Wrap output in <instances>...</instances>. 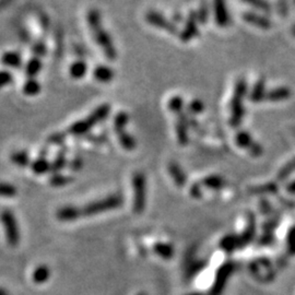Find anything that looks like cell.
<instances>
[{
    "label": "cell",
    "instance_id": "6da1fadb",
    "mask_svg": "<svg viewBox=\"0 0 295 295\" xmlns=\"http://www.w3.org/2000/svg\"><path fill=\"white\" fill-rule=\"evenodd\" d=\"M87 24L93 34V38L96 44L100 46L101 50L104 52L105 56L109 60H114L116 58V50L114 44L109 37L108 33L104 30L101 23V17L98 10H90L87 13Z\"/></svg>",
    "mask_w": 295,
    "mask_h": 295
},
{
    "label": "cell",
    "instance_id": "7a4b0ae2",
    "mask_svg": "<svg viewBox=\"0 0 295 295\" xmlns=\"http://www.w3.org/2000/svg\"><path fill=\"white\" fill-rule=\"evenodd\" d=\"M109 112H111V106L108 104L101 105L85 120L79 121L74 122L72 126H70L68 133L72 136H82L89 133L96 124H99L100 121H102L108 116Z\"/></svg>",
    "mask_w": 295,
    "mask_h": 295
},
{
    "label": "cell",
    "instance_id": "3957f363",
    "mask_svg": "<svg viewBox=\"0 0 295 295\" xmlns=\"http://www.w3.org/2000/svg\"><path fill=\"white\" fill-rule=\"evenodd\" d=\"M124 204V198L120 193L116 195L108 196L104 199H101L98 201L91 202V204L87 205L85 208L82 209V214L86 217H91V215H96L100 213H103L105 211L114 210L120 208Z\"/></svg>",
    "mask_w": 295,
    "mask_h": 295
},
{
    "label": "cell",
    "instance_id": "277c9868",
    "mask_svg": "<svg viewBox=\"0 0 295 295\" xmlns=\"http://www.w3.org/2000/svg\"><path fill=\"white\" fill-rule=\"evenodd\" d=\"M134 186V212L140 214L143 212L147 202V180L141 172L135 173L133 178Z\"/></svg>",
    "mask_w": 295,
    "mask_h": 295
},
{
    "label": "cell",
    "instance_id": "5b68a950",
    "mask_svg": "<svg viewBox=\"0 0 295 295\" xmlns=\"http://www.w3.org/2000/svg\"><path fill=\"white\" fill-rule=\"evenodd\" d=\"M128 121L129 117L125 112L117 113L115 120H114V129H115V133L121 147L127 151H133L136 148V140L133 136L126 131V126L128 124Z\"/></svg>",
    "mask_w": 295,
    "mask_h": 295
},
{
    "label": "cell",
    "instance_id": "8992f818",
    "mask_svg": "<svg viewBox=\"0 0 295 295\" xmlns=\"http://www.w3.org/2000/svg\"><path fill=\"white\" fill-rule=\"evenodd\" d=\"M246 90H247V86H246L245 80H240L236 83L235 87V94L233 96L232 105H231V124L232 126H239L244 116V105L243 100L246 94Z\"/></svg>",
    "mask_w": 295,
    "mask_h": 295
},
{
    "label": "cell",
    "instance_id": "52a82bcc",
    "mask_svg": "<svg viewBox=\"0 0 295 295\" xmlns=\"http://www.w3.org/2000/svg\"><path fill=\"white\" fill-rule=\"evenodd\" d=\"M0 220L4 228L8 244L11 247H17L20 243V231L16 217L10 210H3L0 214Z\"/></svg>",
    "mask_w": 295,
    "mask_h": 295
},
{
    "label": "cell",
    "instance_id": "ba28073f",
    "mask_svg": "<svg viewBox=\"0 0 295 295\" xmlns=\"http://www.w3.org/2000/svg\"><path fill=\"white\" fill-rule=\"evenodd\" d=\"M57 219L63 222H72L81 217L82 209H79L73 206H66L57 211Z\"/></svg>",
    "mask_w": 295,
    "mask_h": 295
},
{
    "label": "cell",
    "instance_id": "9c48e42d",
    "mask_svg": "<svg viewBox=\"0 0 295 295\" xmlns=\"http://www.w3.org/2000/svg\"><path fill=\"white\" fill-rule=\"evenodd\" d=\"M146 19L149 22L150 24L153 26H157V28H161L162 30L169 31V32L173 33L175 32L174 26L172 25L169 21H167L165 17H163L160 13L157 12H149L146 16Z\"/></svg>",
    "mask_w": 295,
    "mask_h": 295
},
{
    "label": "cell",
    "instance_id": "30bf717a",
    "mask_svg": "<svg viewBox=\"0 0 295 295\" xmlns=\"http://www.w3.org/2000/svg\"><path fill=\"white\" fill-rule=\"evenodd\" d=\"M214 16L215 22L220 26H226L228 23V13L224 0H214Z\"/></svg>",
    "mask_w": 295,
    "mask_h": 295
},
{
    "label": "cell",
    "instance_id": "8fae6325",
    "mask_svg": "<svg viewBox=\"0 0 295 295\" xmlns=\"http://www.w3.org/2000/svg\"><path fill=\"white\" fill-rule=\"evenodd\" d=\"M243 17H244V20L247 22V23L257 26V28L268 30L271 26L270 21L268 20L267 17H262V16H259V15H257V13H254V12L244 13Z\"/></svg>",
    "mask_w": 295,
    "mask_h": 295
},
{
    "label": "cell",
    "instance_id": "7c38bea8",
    "mask_svg": "<svg viewBox=\"0 0 295 295\" xmlns=\"http://www.w3.org/2000/svg\"><path fill=\"white\" fill-rule=\"evenodd\" d=\"M93 77L95 80L102 83H108L113 80L114 78V70L107 66H98L93 70Z\"/></svg>",
    "mask_w": 295,
    "mask_h": 295
},
{
    "label": "cell",
    "instance_id": "4fadbf2b",
    "mask_svg": "<svg viewBox=\"0 0 295 295\" xmlns=\"http://www.w3.org/2000/svg\"><path fill=\"white\" fill-rule=\"evenodd\" d=\"M291 96V91L289 87H278L274 89L266 94V99L270 102H281V101L288 100Z\"/></svg>",
    "mask_w": 295,
    "mask_h": 295
},
{
    "label": "cell",
    "instance_id": "5bb4252c",
    "mask_svg": "<svg viewBox=\"0 0 295 295\" xmlns=\"http://www.w3.org/2000/svg\"><path fill=\"white\" fill-rule=\"evenodd\" d=\"M87 66L85 61L79 59L73 61L72 65L69 67V74L72 79H82L87 74Z\"/></svg>",
    "mask_w": 295,
    "mask_h": 295
},
{
    "label": "cell",
    "instance_id": "9a60e30c",
    "mask_svg": "<svg viewBox=\"0 0 295 295\" xmlns=\"http://www.w3.org/2000/svg\"><path fill=\"white\" fill-rule=\"evenodd\" d=\"M1 63L3 66L11 68H19L22 63L21 56L16 52H8L1 57Z\"/></svg>",
    "mask_w": 295,
    "mask_h": 295
},
{
    "label": "cell",
    "instance_id": "2e32d148",
    "mask_svg": "<svg viewBox=\"0 0 295 295\" xmlns=\"http://www.w3.org/2000/svg\"><path fill=\"white\" fill-rule=\"evenodd\" d=\"M176 131H177V138L180 144H185L187 142V121L182 113L178 114L177 125H176Z\"/></svg>",
    "mask_w": 295,
    "mask_h": 295
},
{
    "label": "cell",
    "instance_id": "e0dca14e",
    "mask_svg": "<svg viewBox=\"0 0 295 295\" xmlns=\"http://www.w3.org/2000/svg\"><path fill=\"white\" fill-rule=\"evenodd\" d=\"M50 277H51L50 268L45 265H42L34 270L32 279L36 284H42L45 283L46 281L50 279Z\"/></svg>",
    "mask_w": 295,
    "mask_h": 295
},
{
    "label": "cell",
    "instance_id": "ac0fdd59",
    "mask_svg": "<svg viewBox=\"0 0 295 295\" xmlns=\"http://www.w3.org/2000/svg\"><path fill=\"white\" fill-rule=\"evenodd\" d=\"M153 250L156 255L166 260H169L174 255V248L166 243H156L153 246Z\"/></svg>",
    "mask_w": 295,
    "mask_h": 295
},
{
    "label": "cell",
    "instance_id": "d6986e66",
    "mask_svg": "<svg viewBox=\"0 0 295 295\" xmlns=\"http://www.w3.org/2000/svg\"><path fill=\"white\" fill-rule=\"evenodd\" d=\"M266 94L265 81L259 80L253 87L252 93H250V101H253L255 103L260 102V101L266 98Z\"/></svg>",
    "mask_w": 295,
    "mask_h": 295
},
{
    "label": "cell",
    "instance_id": "ffe728a7",
    "mask_svg": "<svg viewBox=\"0 0 295 295\" xmlns=\"http://www.w3.org/2000/svg\"><path fill=\"white\" fill-rule=\"evenodd\" d=\"M41 68H42V64L38 58H36V57H35V58H31L25 66L26 76H28L30 79H34L37 76V73L39 72Z\"/></svg>",
    "mask_w": 295,
    "mask_h": 295
},
{
    "label": "cell",
    "instance_id": "44dd1931",
    "mask_svg": "<svg viewBox=\"0 0 295 295\" xmlns=\"http://www.w3.org/2000/svg\"><path fill=\"white\" fill-rule=\"evenodd\" d=\"M31 166H32V171L37 175L46 174L47 172L51 171V164L44 157H39L37 160H35Z\"/></svg>",
    "mask_w": 295,
    "mask_h": 295
},
{
    "label": "cell",
    "instance_id": "7402d4cb",
    "mask_svg": "<svg viewBox=\"0 0 295 295\" xmlns=\"http://www.w3.org/2000/svg\"><path fill=\"white\" fill-rule=\"evenodd\" d=\"M169 171L172 175V177L174 178L175 183L177 184L179 187H183L185 182H186V178H185V175L183 173V171L180 170V167L176 164V163H171L169 165Z\"/></svg>",
    "mask_w": 295,
    "mask_h": 295
},
{
    "label": "cell",
    "instance_id": "603a6c76",
    "mask_svg": "<svg viewBox=\"0 0 295 295\" xmlns=\"http://www.w3.org/2000/svg\"><path fill=\"white\" fill-rule=\"evenodd\" d=\"M41 92V85L35 79H29L23 85V93L28 96L37 95Z\"/></svg>",
    "mask_w": 295,
    "mask_h": 295
},
{
    "label": "cell",
    "instance_id": "cb8c5ba5",
    "mask_svg": "<svg viewBox=\"0 0 295 295\" xmlns=\"http://www.w3.org/2000/svg\"><path fill=\"white\" fill-rule=\"evenodd\" d=\"M10 160L13 164H17L19 166H26V165H29V163H30L29 154L25 151L13 152L10 156Z\"/></svg>",
    "mask_w": 295,
    "mask_h": 295
},
{
    "label": "cell",
    "instance_id": "d4e9b609",
    "mask_svg": "<svg viewBox=\"0 0 295 295\" xmlns=\"http://www.w3.org/2000/svg\"><path fill=\"white\" fill-rule=\"evenodd\" d=\"M167 106H169V109L172 113L175 114H180L183 112L184 108V101L183 99L180 98V96H174V98H172L169 103H167Z\"/></svg>",
    "mask_w": 295,
    "mask_h": 295
},
{
    "label": "cell",
    "instance_id": "484cf974",
    "mask_svg": "<svg viewBox=\"0 0 295 295\" xmlns=\"http://www.w3.org/2000/svg\"><path fill=\"white\" fill-rule=\"evenodd\" d=\"M17 188L9 183H0V197L13 198L17 196Z\"/></svg>",
    "mask_w": 295,
    "mask_h": 295
},
{
    "label": "cell",
    "instance_id": "4316f807",
    "mask_svg": "<svg viewBox=\"0 0 295 295\" xmlns=\"http://www.w3.org/2000/svg\"><path fill=\"white\" fill-rule=\"evenodd\" d=\"M71 182H72L71 177L61 174H54V176L50 179V183L54 187H63L65 185H67Z\"/></svg>",
    "mask_w": 295,
    "mask_h": 295
},
{
    "label": "cell",
    "instance_id": "83f0119b",
    "mask_svg": "<svg viewBox=\"0 0 295 295\" xmlns=\"http://www.w3.org/2000/svg\"><path fill=\"white\" fill-rule=\"evenodd\" d=\"M65 165H66V156H65V153L61 152L58 154V156H57L56 160L51 165V171L52 172V173L58 174L59 172L64 169Z\"/></svg>",
    "mask_w": 295,
    "mask_h": 295
},
{
    "label": "cell",
    "instance_id": "f1b7e54d",
    "mask_svg": "<svg viewBox=\"0 0 295 295\" xmlns=\"http://www.w3.org/2000/svg\"><path fill=\"white\" fill-rule=\"evenodd\" d=\"M197 34V26L195 24V21H189L186 28H185L184 30V33L182 35V39H184V41H188V39H191L195 35Z\"/></svg>",
    "mask_w": 295,
    "mask_h": 295
},
{
    "label": "cell",
    "instance_id": "f546056e",
    "mask_svg": "<svg viewBox=\"0 0 295 295\" xmlns=\"http://www.w3.org/2000/svg\"><path fill=\"white\" fill-rule=\"evenodd\" d=\"M246 3L250 4V6H253L257 9H260V10L263 11H268L270 9L269 4L266 1V0H244Z\"/></svg>",
    "mask_w": 295,
    "mask_h": 295
},
{
    "label": "cell",
    "instance_id": "4dcf8cb0",
    "mask_svg": "<svg viewBox=\"0 0 295 295\" xmlns=\"http://www.w3.org/2000/svg\"><path fill=\"white\" fill-rule=\"evenodd\" d=\"M236 141H237V143L240 144L241 147H247V146H249V144H250V141H252V139H250V137H249L247 133H245V131H243V133H240L239 135H237Z\"/></svg>",
    "mask_w": 295,
    "mask_h": 295
},
{
    "label": "cell",
    "instance_id": "1f68e13d",
    "mask_svg": "<svg viewBox=\"0 0 295 295\" xmlns=\"http://www.w3.org/2000/svg\"><path fill=\"white\" fill-rule=\"evenodd\" d=\"M189 111H191L192 114H199L201 113L202 111H204V103L201 102V101H198V100H195L192 101V102L189 104Z\"/></svg>",
    "mask_w": 295,
    "mask_h": 295
},
{
    "label": "cell",
    "instance_id": "d6a6232c",
    "mask_svg": "<svg viewBox=\"0 0 295 295\" xmlns=\"http://www.w3.org/2000/svg\"><path fill=\"white\" fill-rule=\"evenodd\" d=\"M12 81V76L8 71H0V89L2 87L10 85Z\"/></svg>",
    "mask_w": 295,
    "mask_h": 295
},
{
    "label": "cell",
    "instance_id": "836d02e7",
    "mask_svg": "<svg viewBox=\"0 0 295 295\" xmlns=\"http://www.w3.org/2000/svg\"><path fill=\"white\" fill-rule=\"evenodd\" d=\"M83 162L80 157H76L74 160L71 162V169L72 171H79L82 167Z\"/></svg>",
    "mask_w": 295,
    "mask_h": 295
},
{
    "label": "cell",
    "instance_id": "e575fe53",
    "mask_svg": "<svg viewBox=\"0 0 295 295\" xmlns=\"http://www.w3.org/2000/svg\"><path fill=\"white\" fill-rule=\"evenodd\" d=\"M0 295H9V293H8V291H6V290H4V289L0 288Z\"/></svg>",
    "mask_w": 295,
    "mask_h": 295
},
{
    "label": "cell",
    "instance_id": "d590c367",
    "mask_svg": "<svg viewBox=\"0 0 295 295\" xmlns=\"http://www.w3.org/2000/svg\"><path fill=\"white\" fill-rule=\"evenodd\" d=\"M292 33H293V35L295 36V25L293 26V29H292Z\"/></svg>",
    "mask_w": 295,
    "mask_h": 295
},
{
    "label": "cell",
    "instance_id": "8d00e7d4",
    "mask_svg": "<svg viewBox=\"0 0 295 295\" xmlns=\"http://www.w3.org/2000/svg\"><path fill=\"white\" fill-rule=\"evenodd\" d=\"M191 295H200V294H196V293H195V294H191Z\"/></svg>",
    "mask_w": 295,
    "mask_h": 295
}]
</instances>
